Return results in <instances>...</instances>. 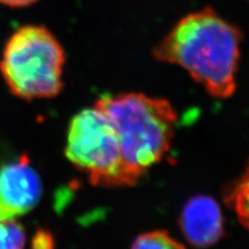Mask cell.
Listing matches in <instances>:
<instances>
[{
  "mask_svg": "<svg viewBox=\"0 0 249 249\" xmlns=\"http://www.w3.org/2000/svg\"><path fill=\"white\" fill-rule=\"evenodd\" d=\"M31 249H54V240L51 233L44 230L37 231L33 239Z\"/></svg>",
  "mask_w": 249,
  "mask_h": 249,
  "instance_id": "10",
  "label": "cell"
},
{
  "mask_svg": "<svg viewBox=\"0 0 249 249\" xmlns=\"http://www.w3.org/2000/svg\"><path fill=\"white\" fill-rule=\"evenodd\" d=\"M38 0H0V4L10 7H24L36 3Z\"/></svg>",
  "mask_w": 249,
  "mask_h": 249,
  "instance_id": "11",
  "label": "cell"
},
{
  "mask_svg": "<svg viewBox=\"0 0 249 249\" xmlns=\"http://www.w3.org/2000/svg\"><path fill=\"white\" fill-rule=\"evenodd\" d=\"M95 106L113 124L124 161L138 178L170 150L178 115L167 100L124 92L101 97Z\"/></svg>",
  "mask_w": 249,
  "mask_h": 249,
  "instance_id": "2",
  "label": "cell"
},
{
  "mask_svg": "<svg viewBox=\"0 0 249 249\" xmlns=\"http://www.w3.org/2000/svg\"><path fill=\"white\" fill-rule=\"evenodd\" d=\"M25 231L14 220L0 221V249H24Z\"/></svg>",
  "mask_w": 249,
  "mask_h": 249,
  "instance_id": "9",
  "label": "cell"
},
{
  "mask_svg": "<svg viewBox=\"0 0 249 249\" xmlns=\"http://www.w3.org/2000/svg\"><path fill=\"white\" fill-rule=\"evenodd\" d=\"M131 249H186L166 231H152L139 235Z\"/></svg>",
  "mask_w": 249,
  "mask_h": 249,
  "instance_id": "8",
  "label": "cell"
},
{
  "mask_svg": "<svg viewBox=\"0 0 249 249\" xmlns=\"http://www.w3.org/2000/svg\"><path fill=\"white\" fill-rule=\"evenodd\" d=\"M65 61L64 48L50 30L25 25L5 44L0 72L16 97L28 101L53 98L64 87Z\"/></svg>",
  "mask_w": 249,
  "mask_h": 249,
  "instance_id": "3",
  "label": "cell"
},
{
  "mask_svg": "<svg viewBox=\"0 0 249 249\" xmlns=\"http://www.w3.org/2000/svg\"><path fill=\"white\" fill-rule=\"evenodd\" d=\"M184 237L196 248L216 244L224 233V221L217 201L209 196H196L186 202L180 215Z\"/></svg>",
  "mask_w": 249,
  "mask_h": 249,
  "instance_id": "6",
  "label": "cell"
},
{
  "mask_svg": "<svg viewBox=\"0 0 249 249\" xmlns=\"http://www.w3.org/2000/svg\"><path fill=\"white\" fill-rule=\"evenodd\" d=\"M41 196L40 176L25 154L0 167V221L28 213Z\"/></svg>",
  "mask_w": 249,
  "mask_h": 249,
  "instance_id": "5",
  "label": "cell"
},
{
  "mask_svg": "<svg viewBox=\"0 0 249 249\" xmlns=\"http://www.w3.org/2000/svg\"><path fill=\"white\" fill-rule=\"evenodd\" d=\"M243 35L211 7L185 16L154 47V57L186 70L214 98L236 91Z\"/></svg>",
  "mask_w": 249,
  "mask_h": 249,
  "instance_id": "1",
  "label": "cell"
},
{
  "mask_svg": "<svg viewBox=\"0 0 249 249\" xmlns=\"http://www.w3.org/2000/svg\"><path fill=\"white\" fill-rule=\"evenodd\" d=\"M66 156L92 185L111 188L139 180L124 161L113 124L96 106L83 109L70 123Z\"/></svg>",
  "mask_w": 249,
  "mask_h": 249,
  "instance_id": "4",
  "label": "cell"
},
{
  "mask_svg": "<svg viewBox=\"0 0 249 249\" xmlns=\"http://www.w3.org/2000/svg\"><path fill=\"white\" fill-rule=\"evenodd\" d=\"M224 199L240 223L249 231V159L242 175L227 187Z\"/></svg>",
  "mask_w": 249,
  "mask_h": 249,
  "instance_id": "7",
  "label": "cell"
}]
</instances>
